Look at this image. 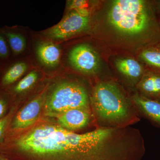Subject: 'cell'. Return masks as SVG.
I'll list each match as a JSON object with an SVG mask.
<instances>
[{"instance_id": "6da1fadb", "label": "cell", "mask_w": 160, "mask_h": 160, "mask_svg": "<svg viewBox=\"0 0 160 160\" xmlns=\"http://www.w3.org/2000/svg\"><path fill=\"white\" fill-rule=\"evenodd\" d=\"M17 160H119L121 142L114 128L98 127L84 133L42 124L15 143Z\"/></svg>"}, {"instance_id": "7a4b0ae2", "label": "cell", "mask_w": 160, "mask_h": 160, "mask_svg": "<svg viewBox=\"0 0 160 160\" xmlns=\"http://www.w3.org/2000/svg\"><path fill=\"white\" fill-rule=\"evenodd\" d=\"M90 99L99 127L123 128L140 121L132 103L113 83H98Z\"/></svg>"}, {"instance_id": "3957f363", "label": "cell", "mask_w": 160, "mask_h": 160, "mask_svg": "<svg viewBox=\"0 0 160 160\" xmlns=\"http://www.w3.org/2000/svg\"><path fill=\"white\" fill-rule=\"evenodd\" d=\"M152 6L142 0L113 1L108 12V22L120 32L131 35H142L155 42L160 40V26Z\"/></svg>"}, {"instance_id": "277c9868", "label": "cell", "mask_w": 160, "mask_h": 160, "mask_svg": "<svg viewBox=\"0 0 160 160\" xmlns=\"http://www.w3.org/2000/svg\"><path fill=\"white\" fill-rule=\"evenodd\" d=\"M44 112L49 117H58L69 109H90V99L86 88L74 82L58 83L45 98Z\"/></svg>"}, {"instance_id": "5b68a950", "label": "cell", "mask_w": 160, "mask_h": 160, "mask_svg": "<svg viewBox=\"0 0 160 160\" xmlns=\"http://www.w3.org/2000/svg\"><path fill=\"white\" fill-rule=\"evenodd\" d=\"M89 17L82 16L73 10L49 29L47 34L54 39L67 38L85 30L89 26Z\"/></svg>"}, {"instance_id": "8992f818", "label": "cell", "mask_w": 160, "mask_h": 160, "mask_svg": "<svg viewBox=\"0 0 160 160\" xmlns=\"http://www.w3.org/2000/svg\"><path fill=\"white\" fill-rule=\"evenodd\" d=\"M72 66L86 74H93L100 66L98 55L94 49L87 44H81L72 49L69 56Z\"/></svg>"}, {"instance_id": "52a82bcc", "label": "cell", "mask_w": 160, "mask_h": 160, "mask_svg": "<svg viewBox=\"0 0 160 160\" xmlns=\"http://www.w3.org/2000/svg\"><path fill=\"white\" fill-rule=\"evenodd\" d=\"M46 95L45 93H42L24 106L12 120V128L15 129H25L33 125L39 116Z\"/></svg>"}, {"instance_id": "ba28073f", "label": "cell", "mask_w": 160, "mask_h": 160, "mask_svg": "<svg viewBox=\"0 0 160 160\" xmlns=\"http://www.w3.org/2000/svg\"><path fill=\"white\" fill-rule=\"evenodd\" d=\"M91 109H69L56 118L58 125L63 129L74 132L86 128L91 122Z\"/></svg>"}, {"instance_id": "9c48e42d", "label": "cell", "mask_w": 160, "mask_h": 160, "mask_svg": "<svg viewBox=\"0 0 160 160\" xmlns=\"http://www.w3.org/2000/svg\"><path fill=\"white\" fill-rule=\"evenodd\" d=\"M132 102L137 111L160 127V101L151 99L137 93L132 97Z\"/></svg>"}, {"instance_id": "30bf717a", "label": "cell", "mask_w": 160, "mask_h": 160, "mask_svg": "<svg viewBox=\"0 0 160 160\" xmlns=\"http://www.w3.org/2000/svg\"><path fill=\"white\" fill-rule=\"evenodd\" d=\"M137 87L143 96L160 101V72L151 69L145 70Z\"/></svg>"}, {"instance_id": "8fae6325", "label": "cell", "mask_w": 160, "mask_h": 160, "mask_svg": "<svg viewBox=\"0 0 160 160\" xmlns=\"http://www.w3.org/2000/svg\"><path fill=\"white\" fill-rule=\"evenodd\" d=\"M115 65L122 74L130 79L136 80L137 83L145 71L140 63L130 58L118 59L116 61Z\"/></svg>"}, {"instance_id": "7c38bea8", "label": "cell", "mask_w": 160, "mask_h": 160, "mask_svg": "<svg viewBox=\"0 0 160 160\" xmlns=\"http://www.w3.org/2000/svg\"><path fill=\"white\" fill-rule=\"evenodd\" d=\"M37 53L40 61L46 66L53 67L59 62L61 57L59 48L52 43L40 44L37 49Z\"/></svg>"}, {"instance_id": "4fadbf2b", "label": "cell", "mask_w": 160, "mask_h": 160, "mask_svg": "<svg viewBox=\"0 0 160 160\" xmlns=\"http://www.w3.org/2000/svg\"><path fill=\"white\" fill-rule=\"evenodd\" d=\"M140 56L149 69L160 72V40L146 47Z\"/></svg>"}, {"instance_id": "5bb4252c", "label": "cell", "mask_w": 160, "mask_h": 160, "mask_svg": "<svg viewBox=\"0 0 160 160\" xmlns=\"http://www.w3.org/2000/svg\"><path fill=\"white\" fill-rule=\"evenodd\" d=\"M27 69V65L23 62L15 64L6 72L3 77V85H8L14 82L25 73Z\"/></svg>"}, {"instance_id": "9a60e30c", "label": "cell", "mask_w": 160, "mask_h": 160, "mask_svg": "<svg viewBox=\"0 0 160 160\" xmlns=\"http://www.w3.org/2000/svg\"><path fill=\"white\" fill-rule=\"evenodd\" d=\"M38 78V75L37 72H31L18 83L15 87L14 91L21 93L28 90L36 82Z\"/></svg>"}, {"instance_id": "2e32d148", "label": "cell", "mask_w": 160, "mask_h": 160, "mask_svg": "<svg viewBox=\"0 0 160 160\" xmlns=\"http://www.w3.org/2000/svg\"><path fill=\"white\" fill-rule=\"evenodd\" d=\"M12 50L14 53L18 54L24 50L26 46V41L24 37L17 33L8 32L6 33Z\"/></svg>"}, {"instance_id": "e0dca14e", "label": "cell", "mask_w": 160, "mask_h": 160, "mask_svg": "<svg viewBox=\"0 0 160 160\" xmlns=\"http://www.w3.org/2000/svg\"><path fill=\"white\" fill-rule=\"evenodd\" d=\"M11 114L0 119V142L2 141L5 130L11 118Z\"/></svg>"}, {"instance_id": "ac0fdd59", "label": "cell", "mask_w": 160, "mask_h": 160, "mask_svg": "<svg viewBox=\"0 0 160 160\" xmlns=\"http://www.w3.org/2000/svg\"><path fill=\"white\" fill-rule=\"evenodd\" d=\"M69 6L70 9L73 10L81 8H87L88 2L84 0H74L70 2Z\"/></svg>"}, {"instance_id": "d6986e66", "label": "cell", "mask_w": 160, "mask_h": 160, "mask_svg": "<svg viewBox=\"0 0 160 160\" xmlns=\"http://www.w3.org/2000/svg\"><path fill=\"white\" fill-rule=\"evenodd\" d=\"M8 49L6 41L2 36L0 35V57H6L8 55Z\"/></svg>"}, {"instance_id": "ffe728a7", "label": "cell", "mask_w": 160, "mask_h": 160, "mask_svg": "<svg viewBox=\"0 0 160 160\" xmlns=\"http://www.w3.org/2000/svg\"><path fill=\"white\" fill-rule=\"evenodd\" d=\"M74 11L76 12L77 13L82 16L84 17H89L90 12H89V9L87 8H81V9H76Z\"/></svg>"}, {"instance_id": "44dd1931", "label": "cell", "mask_w": 160, "mask_h": 160, "mask_svg": "<svg viewBox=\"0 0 160 160\" xmlns=\"http://www.w3.org/2000/svg\"><path fill=\"white\" fill-rule=\"evenodd\" d=\"M6 110V103L3 100L0 99V119L3 118Z\"/></svg>"}, {"instance_id": "7402d4cb", "label": "cell", "mask_w": 160, "mask_h": 160, "mask_svg": "<svg viewBox=\"0 0 160 160\" xmlns=\"http://www.w3.org/2000/svg\"><path fill=\"white\" fill-rule=\"evenodd\" d=\"M155 6H156L159 12H160V1L158 2H156Z\"/></svg>"}, {"instance_id": "603a6c76", "label": "cell", "mask_w": 160, "mask_h": 160, "mask_svg": "<svg viewBox=\"0 0 160 160\" xmlns=\"http://www.w3.org/2000/svg\"><path fill=\"white\" fill-rule=\"evenodd\" d=\"M0 160H10L8 158L5 157L3 156L0 155Z\"/></svg>"}, {"instance_id": "cb8c5ba5", "label": "cell", "mask_w": 160, "mask_h": 160, "mask_svg": "<svg viewBox=\"0 0 160 160\" xmlns=\"http://www.w3.org/2000/svg\"></svg>"}]
</instances>
